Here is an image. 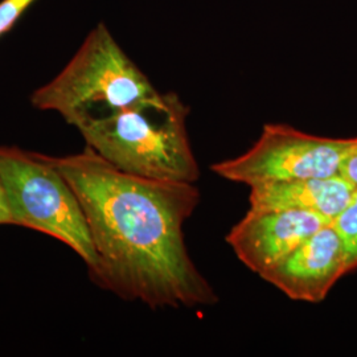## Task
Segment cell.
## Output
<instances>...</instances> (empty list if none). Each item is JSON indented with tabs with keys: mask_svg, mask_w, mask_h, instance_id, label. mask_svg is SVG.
Wrapping results in <instances>:
<instances>
[{
	"mask_svg": "<svg viewBox=\"0 0 357 357\" xmlns=\"http://www.w3.org/2000/svg\"><path fill=\"white\" fill-rule=\"evenodd\" d=\"M190 109L174 93L84 121L77 130L115 168L141 178L196 183L200 169L187 131Z\"/></svg>",
	"mask_w": 357,
	"mask_h": 357,
	"instance_id": "obj_2",
	"label": "cell"
},
{
	"mask_svg": "<svg viewBox=\"0 0 357 357\" xmlns=\"http://www.w3.org/2000/svg\"><path fill=\"white\" fill-rule=\"evenodd\" d=\"M328 222L305 211L249 209L225 240L243 265L261 277Z\"/></svg>",
	"mask_w": 357,
	"mask_h": 357,
	"instance_id": "obj_6",
	"label": "cell"
},
{
	"mask_svg": "<svg viewBox=\"0 0 357 357\" xmlns=\"http://www.w3.org/2000/svg\"><path fill=\"white\" fill-rule=\"evenodd\" d=\"M0 225H13V217L7 205L1 178H0Z\"/></svg>",
	"mask_w": 357,
	"mask_h": 357,
	"instance_id": "obj_12",
	"label": "cell"
},
{
	"mask_svg": "<svg viewBox=\"0 0 357 357\" xmlns=\"http://www.w3.org/2000/svg\"><path fill=\"white\" fill-rule=\"evenodd\" d=\"M159 93L100 23L64 69L32 93L31 103L38 110L59 113L77 128L86 119L134 106Z\"/></svg>",
	"mask_w": 357,
	"mask_h": 357,
	"instance_id": "obj_3",
	"label": "cell"
},
{
	"mask_svg": "<svg viewBox=\"0 0 357 357\" xmlns=\"http://www.w3.org/2000/svg\"><path fill=\"white\" fill-rule=\"evenodd\" d=\"M36 0H1L0 1V38L10 32L17 20Z\"/></svg>",
	"mask_w": 357,
	"mask_h": 357,
	"instance_id": "obj_10",
	"label": "cell"
},
{
	"mask_svg": "<svg viewBox=\"0 0 357 357\" xmlns=\"http://www.w3.org/2000/svg\"><path fill=\"white\" fill-rule=\"evenodd\" d=\"M84 209L97 264L91 280L151 308L212 306L215 289L195 265L184 225L200 203L195 183L141 178L90 147L50 156Z\"/></svg>",
	"mask_w": 357,
	"mask_h": 357,
	"instance_id": "obj_1",
	"label": "cell"
},
{
	"mask_svg": "<svg viewBox=\"0 0 357 357\" xmlns=\"http://www.w3.org/2000/svg\"><path fill=\"white\" fill-rule=\"evenodd\" d=\"M331 222L344 243L348 273L354 271L357 268V187L349 203Z\"/></svg>",
	"mask_w": 357,
	"mask_h": 357,
	"instance_id": "obj_9",
	"label": "cell"
},
{
	"mask_svg": "<svg viewBox=\"0 0 357 357\" xmlns=\"http://www.w3.org/2000/svg\"><path fill=\"white\" fill-rule=\"evenodd\" d=\"M347 273L344 243L328 222L261 278L293 301L319 303Z\"/></svg>",
	"mask_w": 357,
	"mask_h": 357,
	"instance_id": "obj_7",
	"label": "cell"
},
{
	"mask_svg": "<svg viewBox=\"0 0 357 357\" xmlns=\"http://www.w3.org/2000/svg\"><path fill=\"white\" fill-rule=\"evenodd\" d=\"M340 175L357 187V146L345 158L340 168Z\"/></svg>",
	"mask_w": 357,
	"mask_h": 357,
	"instance_id": "obj_11",
	"label": "cell"
},
{
	"mask_svg": "<svg viewBox=\"0 0 357 357\" xmlns=\"http://www.w3.org/2000/svg\"><path fill=\"white\" fill-rule=\"evenodd\" d=\"M356 187L340 174L330 178H299L250 187L255 211H305L332 221L352 199Z\"/></svg>",
	"mask_w": 357,
	"mask_h": 357,
	"instance_id": "obj_8",
	"label": "cell"
},
{
	"mask_svg": "<svg viewBox=\"0 0 357 357\" xmlns=\"http://www.w3.org/2000/svg\"><path fill=\"white\" fill-rule=\"evenodd\" d=\"M357 138H326L290 125L268 123L255 144L237 158L217 162V176L249 187L340 174Z\"/></svg>",
	"mask_w": 357,
	"mask_h": 357,
	"instance_id": "obj_5",
	"label": "cell"
},
{
	"mask_svg": "<svg viewBox=\"0 0 357 357\" xmlns=\"http://www.w3.org/2000/svg\"><path fill=\"white\" fill-rule=\"evenodd\" d=\"M0 178L13 225L57 238L89 270L96 266L97 253L84 209L48 155L0 147Z\"/></svg>",
	"mask_w": 357,
	"mask_h": 357,
	"instance_id": "obj_4",
	"label": "cell"
}]
</instances>
